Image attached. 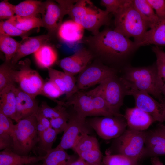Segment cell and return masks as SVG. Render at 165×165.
I'll list each match as a JSON object with an SVG mask.
<instances>
[{
	"mask_svg": "<svg viewBox=\"0 0 165 165\" xmlns=\"http://www.w3.org/2000/svg\"><path fill=\"white\" fill-rule=\"evenodd\" d=\"M73 75L71 74L63 72V77L65 87V93L67 100L78 92L77 80Z\"/></svg>",
	"mask_w": 165,
	"mask_h": 165,
	"instance_id": "obj_39",
	"label": "cell"
},
{
	"mask_svg": "<svg viewBox=\"0 0 165 165\" xmlns=\"http://www.w3.org/2000/svg\"><path fill=\"white\" fill-rule=\"evenodd\" d=\"M93 57L92 53L87 48H82L72 55L59 61L57 64L64 72L74 75L89 65Z\"/></svg>",
	"mask_w": 165,
	"mask_h": 165,
	"instance_id": "obj_14",
	"label": "cell"
},
{
	"mask_svg": "<svg viewBox=\"0 0 165 165\" xmlns=\"http://www.w3.org/2000/svg\"><path fill=\"white\" fill-rule=\"evenodd\" d=\"M49 80L53 82L64 94L65 87L63 77V72L54 69L51 67L47 68Z\"/></svg>",
	"mask_w": 165,
	"mask_h": 165,
	"instance_id": "obj_41",
	"label": "cell"
},
{
	"mask_svg": "<svg viewBox=\"0 0 165 165\" xmlns=\"http://www.w3.org/2000/svg\"><path fill=\"white\" fill-rule=\"evenodd\" d=\"M84 30L82 26L71 20L62 23L57 33L62 42L67 44H71L82 39Z\"/></svg>",
	"mask_w": 165,
	"mask_h": 165,
	"instance_id": "obj_21",
	"label": "cell"
},
{
	"mask_svg": "<svg viewBox=\"0 0 165 165\" xmlns=\"http://www.w3.org/2000/svg\"><path fill=\"white\" fill-rule=\"evenodd\" d=\"M124 117L129 128L143 131L156 121L150 115L137 107L126 109Z\"/></svg>",
	"mask_w": 165,
	"mask_h": 165,
	"instance_id": "obj_18",
	"label": "cell"
},
{
	"mask_svg": "<svg viewBox=\"0 0 165 165\" xmlns=\"http://www.w3.org/2000/svg\"><path fill=\"white\" fill-rule=\"evenodd\" d=\"M164 133H165V125L160 124L159 125V127Z\"/></svg>",
	"mask_w": 165,
	"mask_h": 165,
	"instance_id": "obj_51",
	"label": "cell"
},
{
	"mask_svg": "<svg viewBox=\"0 0 165 165\" xmlns=\"http://www.w3.org/2000/svg\"><path fill=\"white\" fill-rule=\"evenodd\" d=\"M133 3L149 28H151L156 23L159 18L147 0H133Z\"/></svg>",
	"mask_w": 165,
	"mask_h": 165,
	"instance_id": "obj_29",
	"label": "cell"
},
{
	"mask_svg": "<svg viewBox=\"0 0 165 165\" xmlns=\"http://www.w3.org/2000/svg\"><path fill=\"white\" fill-rule=\"evenodd\" d=\"M14 6L8 1L4 0L0 3V19L8 20L13 17L15 14Z\"/></svg>",
	"mask_w": 165,
	"mask_h": 165,
	"instance_id": "obj_42",
	"label": "cell"
},
{
	"mask_svg": "<svg viewBox=\"0 0 165 165\" xmlns=\"http://www.w3.org/2000/svg\"><path fill=\"white\" fill-rule=\"evenodd\" d=\"M60 133L52 127L46 129L42 132L38 134L39 141L35 149L38 156L44 157L47 153L52 149L57 136Z\"/></svg>",
	"mask_w": 165,
	"mask_h": 165,
	"instance_id": "obj_27",
	"label": "cell"
},
{
	"mask_svg": "<svg viewBox=\"0 0 165 165\" xmlns=\"http://www.w3.org/2000/svg\"><path fill=\"white\" fill-rule=\"evenodd\" d=\"M67 165H103L93 164L87 162L79 157L77 159L71 161Z\"/></svg>",
	"mask_w": 165,
	"mask_h": 165,
	"instance_id": "obj_48",
	"label": "cell"
},
{
	"mask_svg": "<svg viewBox=\"0 0 165 165\" xmlns=\"http://www.w3.org/2000/svg\"><path fill=\"white\" fill-rule=\"evenodd\" d=\"M15 86L12 83L0 91V112L15 121L16 107Z\"/></svg>",
	"mask_w": 165,
	"mask_h": 165,
	"instance_id": "obj_22",
	"label": "cell"
},
{
	"mask_svg": "<svg viewBox=\"0 0 165 165\" xmlns=\"http://www.w3.org/2000/svg\"><path fill=\"white\" fill-rule=\"evenodd\" d=\"M121 78L128 90L146 92L163 102L164 82L158 75L156 64L148 67H127Z\"/></svg>",
	"mask_w": 165,
	"mask_h": 165,
	"instance_id": "obj_3",
	"label": "cell"
},
{
	"mask_svg": "<svg viewBox=\"0 0 165 165\" xmlns=\"http://www.w3.org/2000/svg\"><path fill=\"white\" fill-rule=\"evenodd\" d=\"M115 74L113 69L102 64L89 65L79 73L77 80L78 88L79 90L100 84Z\"/></svg>",
	"mask_w": 165,
	"mask_h": 165,
	"instance_id": "obj_10",
	"label": "cell"
},
{
	"mask_svg": "<svg viewBox=\"0 0 165 165\" xmlns=\"http://www.w3.org/2000/svg\"><path fill=\"white\" fill-rule=\"evenodd\" d=\"M17 123L15 124L11 150L20 155L28 156L39 141L36 118L34 114Z\"/></svg>",
	"mask_w": 165,
	"mask_h": 165,
	"instance_id": "obj_4",
	"label": "cell"
},
{
	"mask_svg": "<svg viewBox=\"0 0 165 165\" xmlns=\"http://www.w3.org/2000/svg\"><path fill=\"white\" fill-rule=\"evenodd\" d=\"M49 38V36L47 35L23 38L16 53L11 60V63L16 64L23 57L34 53L41 46L45 44Z\"/></svg>",
	"mask_w": 165,
	"mask_h": 165,
	"instance_id": "obj_20",
	"label": "cell"
},
{
	"mask_svg": "<svg viewBox=\"0 0 165 165\" xmlns=\"http://www.w3.org/2000/svg\"><path fill=\"white\" fill-rule=\"evenodd\" d=\"M87 123L100 138L105 140L119 137L125 132L127 126L124 115L96 116L90 119Z\"/></svg>",
	"mask_w": 165,
	"mask_h": 165,
	"instance_id": "obj_8",
	"label": "cell"
},
{
	"mask_svg": "<svg viewBox=\"0 0 165 165\" xmlns=\"http://www.w3.org/2000/svg\"><path fill=\"white\" fill-rule=\"evenodd\" d=\"M27 32L19 30L7 20L0 21V35L9 37L20 36L24 38L27 36Z\"/></svg>",
	"mask_w": 165,
	"mask_h": 165,
	"instance_id": "obj_37",
	"label": "cell"
},
{
	"mask_svg": "<svg viewBox=\"0 0 165 165\" xmlns=\"http://www.w3.org/2000/svg\"><path fill=\"white\" fill-rule=\"evenodd\" d=\"M147 132L129 128L116 138L118 154L125 155L140 161L143 159Z\"/></svg>",
	"mask_w": 165,
	"mask_h": 165,
	"instance_id": "obj_7",
	"label": "cell"
},
{
	"mask_svg": "<svg viewBox=\"0 0 165 165\" xmlns=\"http://www.w3.org/2000/svg\"><path fill=\"white\" fill-rule=\"evenodd\" d=\"M11 119L0 112V150H12L15 124Z\"/></svg>",
	"mask_w": 165,
	"mask_h": 165,
	"instance_id": "obj_24",
	"label": "cell"
},
{
	"mask_svg": "<svg viewBox=\"0 0 165 165\" xmlns=\"http://www.w3.org/2000/svg\"><path fill=\"white\" fill-rule=\"evenodd\" d=\"M44 157L22 156L6 149L0 152V165H27L36 163L42 160Z\"/></svg>",
	"mask_w": 165,
	"mask_h": 165,
	"instance_id": "obj_23",
	"label": "cell"
},
{
	"mask_svg": "<svg viewBox=\"0 0 165 165\" xmlns=\"http://www.w3.org/2000/svg\"><path fill=\"white\" fill-rule=\"evenodd\" d=\"M97 87L112 110L116 113L121 114L119 109L128 90L121 78L114 74Z\"/></svg>",
	"mask_w": 165,
	"mask_h": 165,
	"instance_id": "obj_9",
	"label": "cell"
},
{
	"mask_svg": "<svg viewBox=\"0 0 165 165\" xmlns=\"http://www.w3.org/2000/svg\"><path fill=\"white\" fill-rule=\"evenodd\" d=\"M35 114L37 122L41 124L46 129L51 127L49 119L43 115L38 110Z\"/></svg>",
	"mask_w": 165,
	"mask_h": 165,
	"instance_id": "obj_45",
	"label": "cell"
},
{
	"mask_svg": "<svg viewBox=\"0 0 165 165\" xmlns=\"http://www.w3.org/2000/svg\"><path fill=\"white\" fill-rule=\"evenodd\" d=\"M98 148L100 147L97 139L84 133L80 136L72 149L77 154Z\"/></svg>",
	"mask_w": 165,
	"mask_h": 165,
	"instance_id": "obj_32",
	"label": "cell"
},
{
	"mask_svg": "<svg viewBox=\"0 0 165 165\" xmlns=\"http://www.w3.org/2000/svg\"><path fill=\"white\" fill-rule=\"evenodd\" d=\"M6 20L19 30L26 32L35 28L43 27L41 19L36 16L22 17L16 15Z\"/></svg>",
	"mask_w": 165,
	"mask_h": 165,
	"instance_id": "obj_30",
	"label": "cell"
},
{
	"mask_svg": "<svg viewBox=\"0 0 165 165\" xmlns=\"http://www.w3.org/2000/svg\"><path fill=\"white\" fill-rule=\"evenodd\" d=\"M164 83L162 89V95L163 96V103H165V81H163Z\"/></svg>",
	"mask_w": 165,
	"mask_h": 165,
	"instance_id": "obj_50",
	"label": "cell"
},
{
	"mask_svg": "<svg viewBox=\"0 0 165 165\" xmlns=\"http://www.w3.org/2000/svg\"><path fill=\"white\" fill-rule=\"evenodd\" d=\"M38 110L49 120L62 116H68L69 115L66 107L60 104H57L55 107H52L46 102H42L39 106Z\"/></svg>",
	"mask_w": 165,
	"mask_h": 165,
	"instance_id": "obj_33",
	"label": "cell"
},
{
	"mask_svg": "<svg viewBox=\"0 0 165 165\" xmlns=\"http://www.w3.org/2000/svg\"><path fill=\"white\" fill-rule=\"evenodd\" d=\"M93 56L107 61H117L130 55L138 48L135 43L120 33L109 28L84 39Z\"/></svg>",
	"mask_w": 165,
	"mask_h": 165,
	"instance_id": "obj_1",
	"label": "cell"
},
{
	"mask_svg": "<svg viewBox=\"0 0 165 165\" xmlns=\"http://www.w3.org/2000/svg\"><path fill=\"white\" fill-rule=\"evenodd\" d=\"M131 0H101L100 4L105 7V10L113 15L129 4Z\"/></svg>",
	"mask_w": 165,
	"mask_h": 165,
	"instance_id": "obj_38",
	"label": "cell"
},
{
	"mask_svg": "<svg viewBox=\"0 0 165 165\" xmlns=\"http://www.w3.org/2000/svg\"><path fill=\"white\" fill-rule=\"evenodd\" d=\"M157 16L160 18H165V0H147Z\"/></svg>",
	"mask_w": 165,
	"mask_h": 165,
	"instance_id": "obj_44",
	"label": "cell"
},
{
	"mask_svg": "<svg viewBox=\"0 0 165 165\" xmlns=\"http://www.w3.org/2000/svg\"><path fill=\"white\" fill-rule=\"evenodd\" d=\"M165 155V133L159 128L147 132L143 159Z\"/></svg>",
	"mask_w": 165,
	"mask_h": 165,
	"instance_id": "obj_16",
	"label": "cell"
},
{
	"mask_svg": "<svg viewBox=\"0 0 165 165\" xmlns=\"http://www.w3.org/2000/svg\"><path fill=\"white\" fill-rule=\"evenodd\" d=\"M63 94L59 88L50 80L44 82L41 94L52 99L58 98Z\"/></svg>",
	"mask_w": 165,
	"mask_h": 165,
	"instance_id": "obj_40",
	"label": "cell"
},
{
	"mask_svg": "<svg viewBox=\"0 0 165 165\" xmlns=\"http://www.w3.org/2000/svg\"><path fill=\"white\" fill-rule=\"evenodd\" d=\"M114 30L134 41L141 37L149 28L133 6V0L116 14Z\"/></svg>",
	"mask_w": 165,
	"mask_h": 165,
	"instance_id": "obj_5",
	"label": "cell"
},
{
	"mask_svg": "<svg viewBox=\"0 0 165 165\" xmlns=\"http://www.w3.org/2000/svg\"><path fill=\"white\" fill-rule=\"evenodd\" d=\"M27 165H40V164H35V163H34V164H28Z\"/></svg>",
	"mask_w": 165,
	"mask_h": 165,
	"instance_id": "obj_52",
	"label": "cell"
},
{
	"mask_svg": "<svg viewBox=\"0 0 165 165\" xmlns=\"http://www.w3.org/2000/svg\"><path fill=\"white\" fill-rule=\"evenodd\" d=\"M43 3L41 1L28 0L21 2L15 6L16 15L22 17L36 16L40 13Z\"/></svg>",
	"mask_w": 165,
	"mask_h": 165,
	"instance_id": "obj_28",
	"label": "cell"
},
{
	"mask_svg": "<svg viewBox=\"0 0 165 165\" xmlns=\"http://www.w3.org/2000/svg\"><path fill=\"white\" fill-rule=\"evenodd\" d=\"M19 45L20 43L11 37L0 35V49L5 55V62H11Z\"/></svg>",
	"mask_w": 165,
	"mask_h": 165,
	"instance_id": "obj_31",
	"label": "cell"
},
{
	"mask_svg": "<svg viewBox=\"0 0 165 165\" xmlns=\"http://www.w3.org/2000/svg\"><path fill=\"white\" fill-rule=\"evenodd\" d=\"M13 65L11 62L8 63L6 62L1 65L0 91L10 84L13 83L11 78V72Z\"/></svg>",
	"mask_w": 165,
	"mask_h": 165,
	"instance_id": "obj_35",
	"label": "cell"
},
{
	"mask_svg": "<svg viewBox=\"0 0 165 165\" xmlns=\"http://www.w3.org/2000/svg\"><path fill=\"white\" fill-rule=\"evenodd\" d=\"M152 49L156 56V61L165 64V52L158 46H153Z\"/></svg>",
	"mask_w": 165,
	"mask_h": 165,
	"instance_id": "obj_46",
	"label": "cell"
},
{
	"mask_svg": "<svg viewBox=\"0 0 165 165\" xmlns=\"http://www.w3.org/2000/svg\"><path fill=\"white\" fill-rule=\"evenodd\" d=\"M137 47L150 44L165 46V18H159L156 23L140 38L134 41Z\"/></svg>",
	"mask_w": 165,
	"mask_h": 165,
	"instance_id": "obj_19",
	"label": "cell"
},
{
	"mask_svg": "<svg viewBox=\"0 0 165 165\" xmlns=\"http://www.w3.org/2000/svg\"><path fill=\"white\" fill-rule=\"evenodd\" d=\"M151 161L152 165H164L157 156L151 157Z\"/></svg>",
	"mask_w": 165,
	"mask_h": 165,
	"instance_id": "obj_49",
	"label": "cell"
},
{
	"mask_svg": "<svg viewBox=\"0 0 165 165\" xmlns=\"http://www.w3.org/2000/svg\"><path fill=\"white\" fill-rule=\"evenodd\" d=\"M102 163L103 165H143L139 161L125 155L112 154L107 152L103 157Z\"/></svg>",
	"mask_w": 165,
	"mask_h": 165,
	"instance_id": "obj_34",
	"label": "cell"
},
{
	"mask_svg": "<svg viewBox=\"0 0 165 165\" xmlns=\"http://www.w3.org/2000/svg\"><path fill=\"white\" fill-rule=\"evenodd\" d=\"M16 96V107L15 121L25 118L35 114L39 106L35 98L24 92L15 85Z\"/></svg>",
	"mask_w": 165,
	"mask_h": 165,
	"instance_id": "obj_17",
	"label": "cell"
},
{
	"mask_svg": "<svg viewBox=\"0 0 165 165\" xmlns=\"http://www.w3.org/2000/svg\"><path fill=\"white\" fill-rule=\"evenodd\" d=\"M127 95L132 96L135 106L149 114L156 121H165V103L157 101L146 92L135 89H128Z\"/></svg>",
	"mask_w": 165,
	"mask_h": 165,
	"instance_id": "obj_11",
	"label": "cell"
},
{
	"mask_svg": "<svg viewBox=\"0 0 165 165\" xmlns=\"http://www.w3.org/2000/svg\"><path fill=\"white\" fill-rule=\"evenodd\" d=\"M86 119L80 117L75 112L72 114L69 112L67 127L57 146L65 150L72 149L82 133L89 134L90 127Z\"/></svg>",
	"mask_w": 165,
	"mask_h": 165,
	"instance_id": "obj_12",
	"label": "cell"
},
{
	"mask_svg": "<svg viewBox=\"0 0 165 165\" xmlns=\"http://www.w3.org/2000/svg\"><path fill=\"white\" fill-rule=\"evenodd\" d=\"M40 13L43 27L50 34L57 33L62 24L63 17L65 15L60 5L51 1L43 3Z\"/></svg>",
	"mask_w": 165,
	"mask_h": 165,
	"instance_id": "obj_15",
	"label": "cell"
},
{
	"mask_svg": "<svg viewBox=\"0 0 165 165\" xmlns=\"http://www.w3.org/2000/svg\"><path fill=\"white\" fill-rule=\"evenodd\" d=\"M77 158L75 156L69 155L65 150L57 146L47 153L40 165H67Z\"/></svg>",
	"mask_w": 165,
	"mask_h": 165,
	"instance_id": "obj_25",
	"label": "cell"
},
{
	"mask_svg": "<svg viewBox=\"0 0 165 165\" xmlns=\"http://www.w3.org/2000/svg\"><path fill=\"white\" fill-rule=\"evenodd\" d=\"M30 61L27 59L13 65L11 72L13 82L19 89L35 98L41 95L44 82L39 73L30 67Z\"/></svg>",
	"mask_w": 165,
	"mask_h": 165,
	"instance_id": "obj_6",
	"label": "cell"
},
{
	"mask_svg": "<svg viewBox=\"0 0 165 165\" xmlns=\"http://www.w3.org/2000/svg\"><path fill=\"white\" fill-rule=\"evenodd\" d=\"M156 65L159 77L165 81V64L156 61Z\"/></svg>",
	"mask_w": 165,
	"mask_h": 165,
	"instance_id": "obj_47",
	"label": "cell"
},
{
	"mask_svg": "<svg viewBox=\"0 0 165 165\" xmlns=\"http://www.w3.org/2000/svg\"><path fill=\"white\" fill-rule=\"evenodd\" d=\"M65 106L72 105L76 114L80 117L86 118L88 116H101L92 97L86 92L79 91L63 102Z\"/></svg>",
	"mask_w": 165,
	"mask_h": 165,
	"instance_id": "obj_13",
	"label": "cell"
},
{
	"mask_svg": "<svg viewBox=\"0 0 165 165\" xmlns=\"http://www.w3.org/2000/svg\"><path fill=\"white\" fill-rule=\"evenodd\" d=\"M79 157L90 163L95 165L102 164L103 156L100 148L79 152Z\"/></svg>",
	"mask_w": 165,
	"mask_h": 165,
	"instance_id": "obj_36",
	"label": "cell"
},
{
	"mask_svg": "<svg viewBox=\"0 0 165 165\" xmlns=\"http://www.w3.org/2000/svg\"><path fill=\"white\" fill-rule=\"evenodd\" d=\"M64 13L93 35L98 34L102 26L109 24L110 13L98 8L90 0H57Z\"/></svg>",
	"mask_w": 165,
	"mask_h": 165,
	"instance_id": "obj_2",
	"label": "cell"
},
{
	"mask_svg": "<svg viewBox=\"0 0 165 165\" xmlns=\"http://www.w3.org/2000/svg\"><path fill=\"white\" fill-rule=\"evenodd\" d=\"M34 56L38 65L42 68L50 67L56 61L57 54L51 46L44 44L34 53Z\"/></svg>",
	"mask_w": 165,
	"mask_h": 165,
	"instance_id": "obj_26",
	"label": "cell"
},
{
	"mask_svg": "<svg viewBox=\"0 0 165 165\" xmlns=\"http://www.w3.org/2000/svg\"><path fill=\"white\" fill-rule=\"evenodd\" d=\"M69 116V115L68 116H62L49 120L51 127L60 133L64 132L67 127Z\"/></svg>",
	"mask_w": 165,
	"mask_h": 165,
	"instance_id": "obj_43",
	"label": "cell"
}]
</instances>
